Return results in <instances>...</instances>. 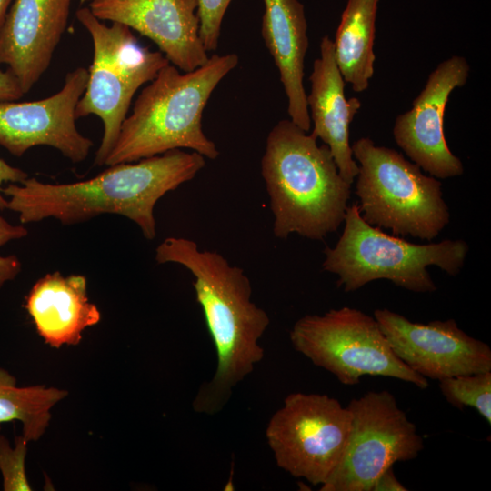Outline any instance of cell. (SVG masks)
I'll list each match as a JSON object with an SVG mask.
<instances>
[{"instance_id": "1", "label": "cell", "mask_w": 491, "mask_h": 491, "mask_svg": "<svg viewBox=\"0 0 491 491\" xmlns=\"http://www.w3.org/2000/svg\"><path fill=\"white\" fill-rule=\"evenodd\" d=\"M205 165L195 152L171 150L131 163H120L96 176L74 183L50 184L27 177L2 187L7 209L21 224L55 218L62 225L86 222L104 214L125 216L145 238L156 235L155 205L166 193L192 180Z\"/></svg>"}, {"instance_id": "2", "label": "cell", "mask_w": 491, "mask_h": 491, "mask_svg": "<svg viewBox=\"0 0 491 491\" xmlns=\"http://www.w3.org/2000/svg\"><path fill=\"white\" fill-rule=\"evenodd\" d=\"M158 264L175 263L193 276L200 305L216 352V369L200 386L194 400L196 413L215 415L228 403L234 388L264 357L259 340L267 329V313L252 300L244 270L215 251L200 250L188 238L167 237L155 249Z\"/></svg>"}, {"instance_id": "3", "label": "cell", "mask_w": 491, "mask_h": 491, "mask_svg": "<svg viewBox=\"0 0 491 491\" xmlns=\"http://www.w3.org/2000/svg\"><path fill=\"white\" fill-rule=\"evenodd\" d=\"M261 175L274 216L273 234L323 240L337 231L348 207L351 184L339 174L328 146L290 119L268 133Z\"/></svg>"}, {"instance_id": "4", "label": "cell", "mask_w": 491, "mask_h": 491, "mask_svg": "<svg viewBox=\"0 0 491 491\" xmlns=\"http://www.w3.org/2000/svg\"><path fill=\"white\" fill-rule=\"evenodd\" d=\"M238 60L235 54L213 55L203 65L184 74L170 63L161 68L138 95L105 165L135 162L175 149L216 159L219 151L202 128L203 112Z\"/></svg>"}, {"instance_id": "5", "label": "cell", "mask_w": 491, "mask_h": 491, "mask_svg": "<svg viewBox=\"0 0 491 491\" xmlns=\"http://www.w3.org/2000/svg\"><path fill=\"white\" fill-rule=\"evenodd\" d=\"M344 224L336 246L324 250L322 268L337 275V285L346 292L377 279H387L412 292H434L436 286L427 266H436L456 276L469 249L461 239L420 245L390 235L366 223L358 205L347 207Z\"/></svg>"}, {"instance_id": "6", "label": "cell", "mask_w": 491, "mask_h": 491, "mask_svg": "<svg viewBox=\"0 0 491 491\" xmlns=\"http://www.w3.org/2000/svg\"><path fill=\"white\" fill-rule=\"evenodd\" d=\"M358 162L356 194L362 218L394 235L432 240L448 225L442 184L396 150L361 137L351 145Z\"/></svg>"}, {"instance_id": "7", "label": "cell", "mask_w": 491, "mask_h": 491, "mask_svg": "<svg viewBox=\"0 0 491 491\" xmlns=\"http://www.w3.org/2000/svg\"><path fill=\"white\" fill-rule=\"evenodd\" d=\"M75 16L94 46L88 81L75 116L95 115L103 123V137L95 157V165L100 166L117 140L135 94L169 61L160 51L142 46L128 26L117 22L109 26L103 24L88 6L79 8Z\"/></svg>"}, {"instance_id": "8", "label": "cell", "mask_w": 491, "mask_h": 491, "mask_svg": "<svg viewBox=\"0 0 491 491\" xmlns=\"http://www.w3.org/2000/svg\"><path fill=\"white\" fill-rule=\"evenodd\" d=\"M289 337L297 352L343 385H357L363 376H379L421 389L428 386L426 378L396 356L375 317L358 309L344 306L306 315L294 324Z\"/></svg>"}, {"instance_id": "9", "label": "cell", "mask_w": 491, "mask_h": 491, "mask_svg": "<svg viewBox=\"0 0 491 491\" xmlns=\"http://www.w3.org/2000/svg\"><path fill=\"white\" fill-rule=\"evenodd\" d=\"M351 426L347 406L325 394H289L266 426L278 467L322 486L338 465Z\"/></svg>"}, {"instance_id": "10", "label": "cell", "mask_w": 491, "mask_h": 491, "mask_svg": "<svg viewBox=\"0 0 491 491\" xmlns=\"http://www.w3.org/2000/svg\"><path fill=\"white\" fill-rule=\"evenodd\" d=\"M351 426L340 461L320 491H371L396 462L416 459L423 437L387 390L370 391L347 405Z\"/></svg>"}, {"instance_id": "11", "label": "cell", "mask_w": 491, "mask_h": 491, "mask_svg": "<svg viewBox=\"0 0 491 491\" xmlns=\"http://www.w3.org/2000/svg\"><path fill=\"white\" fill-rule=\"evenodd\" d=\"M374 317L396 356L424 376L447 377L491 371V348L465 333L454 319L412 322L389 309Z\"/></svg>"}, {"instance_id": "12", "label": "cell", "mask_w": 491, "mask_h": 491, "mask_svg": "<svg viewBox=\"0 0 491 491\" xmlns=\"http://www.w3.org/2000/svg\"><path fill=\"white\" fill-rule=\"evenodd\" d=\"M88 81V69L65 75L55 94L36 101L0 102V145L16 157L37 145L51 146L73 163L86 159L94 144L77 129L75 108Z\"/></svg>"}, {"instance_id": "13", "label": "cell", "mask_w": 491, "mask_h": 491, "mask_svg": "<svg viewBox=\"0 0 491 491\" xmlns=\"http://www.w3.org/2000/svg\"><path fill=\"white\" fill-rule=\"evenodd\" d=\"M470 66L453 55L430 73L412 107L396 118L393 137L406 155L425 172L439 179L464 173L461 160L449 149L444 131L445 111L452 92L464 86Z\"/></svg>"}, {"instance_id": "14", "label": "cell", "mask_w": 491, "mask_h": 491, "mask_svg": "<svg viewBox=\"0 0 491 491\" xmlns=\"http://www.w3.org/2000/svg\"><path fill=\"white\" fill-rule=\"evenodd\" d=\"M88 7L99 20L148 37L182 71H193L209 58L199 36L197 0H93Z\"/></svg>"}, {"instance_id": "15", "label": "cell", "mask_w": 491, "mask_h": 491, "mask_svg": "<svg viewBox=\"0 0 491 491\" xmlns=\"http://www.w3.org/2000/svg\"><path fill=\"white\" fill-rule=\"evenodd\" d=\"M73 0H15L0 30V65L25 95L48 69L66 29Z\"/></svg>"}, {"instance_id": "16", "label": "cell", "mask_w": 491, "mask_h": 491, "mask_svg": "<svg viewBox=\"0 0 491 491\" xmlns=\"http://www.w3.org/2000/svg\"><path fill=\"white\" fill-rule=\"evenodd\" d=\"M306 95L312 135L328 146L339 174L352 184L358 173L349 143V126L361 107L356 97L346 99L345 81L336 65L333 40L325 35L314 61Z\"/></svg>"}, {"instance_id": "17", "label": "cell", "mask_w": 491, "mask_h": 491, "mask_svg": "<svg viewBox=\"0 0 491 491\" xmlns=\"http://www.w3.org/2000/svg\"><path fill=\"white\" fill-rule=\"evenodd\" d=\"M24 306L38 335L55 348L79 344L83 331L101 320L82 275L45 274L32 286Z\"/></svg>"}, {"instance_id": "18", "label": "cell", "mask_w": 491, "mask_h": 491, "mask_svg": "<svg viewBox=\"0 0 491 491\" xmlns=\"http://www.w3.org/2000/svg\"><path fill=\"white\" fill-rule=\"evenodd\" d=\"M261 35L274 59L287 97L290 120L308 132L311 120L304 87V66L308 48L307 23L298 0H264Z\"/></svg>"}, {"instance_id": "19", "label": "cell", "mask_w": 491, "mask_h": 491, "mask_svg": "<svg viewBox=\"0 0 491 491\" xmlns=\"http://www.w3.org/2000/svg\"><path fill=\"white\" fill-rule=\"evenodd\" d=\"M380 0H347L333 40L335 57L354 92L369 86L374 75L376 20Z\"/></svg>"}, {"instance_id": "20", "label": "cell", "mask_w": 491, "mask_h": 491, "mask_svg": "<svg viewBox=\"0 0 491 491\" xmlns=\"http://www.w3.org/2000/svg\"><path fill=\"white\" fill-rule=\"evenodd\" d=\"M67 394L53 386H19L15 376L0 367V423L20 422L25 439L36 441L49 425L52 407Z\"/></svg>"}, {"instance_id": "21", "label": "cell", "mask_w": 491, "mask_h": 491, "mask_svg": "<svg viewBox=\"0 0 491 491\" xmlns=\"http://www.w3.org/2000/svg\"><path fill=\"white\" fill-rule=\"evenodd\" d=\"M439 388L449 404L475 408L491 424V371L444 378Z\"/></svg>"}, {"instance_id": "22", "label": "cell", "mask_w": 491, "mask_h": 491, "mask_svg": "<svg viewBox=\"0 0 491 491\" xmlns=\"http://www.w3.org/2000/svg\"><path fill=\"white\" fill-rule=\"evenodd\" d=\"M28 442L25 437H15L14 446L0 435V472L5 491H30L31 485L25 472V456Z\"/></svg>"}, {"instance_id": "23", "label": "cell", "mask_w": 491, "mask_h": 491, "mask_svg": "<svg viewBox=\"0 0 491 491\" xmlns=\"http://www.w3.org/2000/svg\"><path fill=\"white\" fill-rule=\"evenodd\" d=\"M232 0H197L199 36L207 52L218 47L222 22Z\"/></svg>"}, {"instance_id": "24", "label": "cell", "mask_w": 491, "mask_h": 491, "mask_svg": "<svg viewBox=\"0 0 491 491\" xmlns=\"http://www.w3.org/2000/svg\"><path fill=\"white\" fill-rule=\"evenodd\" d=\"M28 235V230L23 224L13 225L0 215V247L8 242L22 239ZM22 265L15 255H0V288L9 281L14 280L21 272Z\"/></svg>"}, {"instance_id": "25", "label": "cell", "mask_w": 491, "mask_h": 491, "mask_svg": "<svg viewBox=\"0 0 491 491\" xmlns=\"http://www.w3.org/2000/svg\"><path fill=\"white\" fill-rule=\"evenodd\" d=\"M27 177L26 172L9 165L0 157V211L7 209V199L2 193L3 184L21 183Z\"/></svg>"}, {"instance_id": "26", "label": "cell", "mask_w": 491, "mask_h": 491, "mask_svg": "<svg viewBox=\"0 0 491 491\" xmlns=\"http://www.w3.org/2000/svg\"><path fill=\"white\" fill-rule=\"evenodd\" d=\"M18 80L9 71L0 70V102L17 101L24 96Z\"/></svg>"}, {"instance_id": "27", "label": "cell", "mask_w": 491, "mask_h": 491, "mask_svg": "<svg viewBox=\"0 0 491 491\" xmlns=\"http://www.w3.org/2000/svg\"><path fill=\"white\" fill-rule=\"evenodd\" d=\"M396 478L393 466L386 469L375 481L371 491H406Z\"/></svg>"}, {"instance_id": "28", "label": "cell", "mask_w": 491, "mask_h": 491, "mask_svg": "<svg viewBox=\"0 0 491 491\" xmlns=\"http://www.w3.org/2000/svg\"><path fill=\"white\" fill-rule=\"evenodd\" d=\"M12 3L13 0H0V30Z\"/></svg>"}, {"instance_id": "29", "label": "cell", "mask_w": 491, "mask_h": 491, "mask_svg": "<svg viewBox=\"0 0 491 491\" xmlns=\"http://www.w3.org/2000/svg\"><path fill=\"white\" fill-rule=\"evenodd\" d=\"M81 3H90L92 2L93 0H79Z\"/></svg>"}]
</instances>
